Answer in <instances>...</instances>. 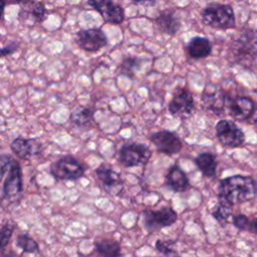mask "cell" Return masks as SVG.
I'll return each instance as SVG.
<instances>
[{
  "label": "cell",
  "mask_w": 257,
  "mask_h": 257,
  "mask_svg": "<svg viewBox=\"0 0 257 257\" xmlns=\"http://www.w3.org/2000/svg\"><path fill=\"white\" fill-rule=\"evenodd\" d=\"M12 153L21 160H28L33 156H37L41 153L42 146L39 142L33 139H25L18 137L10 144Z\"/></svg>",
  "instance_id": "2e32d148"
},
{
  "label": "cell",
  "mask_w": 257,
  "mask_h": 257,
  "mask_svg": "<svg viewBox=\"0 0 257 257\" xmlns=\"http://www.w3.org/2000/svg\"><path fill=\"white\" fill-rule=\"evenodd\" d=\"M228 114L235 120H247L255 112V102L249 96H229L226 104Z\"/></svg>",
  "instance_id": "4fadbf2b"
},
{
  "label": "cell",
  "mask_w": 257,
  "mask_h": 257,
  "mask_svg": "<svg viewBox=\"0 0 257 257\" xmlns=\"http://www.w3.org/2000/svg\"><path fill=\"white\" fill-rule=\"evenodd\" d=\"M49 172L55 180L76 181L83 177L84 167L76 158L66 155L53 162L49 167Z\"/></svg>",
  "instance_id": "5b68a950"
},
{
  "label": "cell",
  "mask_w": 257,
  "mask_h": 257,
  "mask_svg": "<svg viewBox=\"0 0 257 257\" xmlns=\"http://www.w3.org/2000/svg\"><path fill=\"white\" fill-rule=\"evenodd\" d=\"M18 48H19V43L12 41V42L8 43L6 46L0 47V57L11 55L14 52H16L18 50Z\"/></svg>",
  "instance_id": "f546056e"
},
{
  "label": "cell",
  "mask_w": 257,
  "mask_h": 257,
  "mask_svg": "<svg viewBox=\"0 0 257 257\" xmlns=\"http://www.w3.org/2000/svg\"><path fill=\"white\" fill-rule=\"evenodd\" d=\"M92 117H93V110L90 107L82 106V105L75 106L70 111V114H69L70 121H72L73 123L79 126L87 125L91 121Z\"/></svg>",
  "instance_id": "7402d4cb"
},
{
  "label": "cell",
  "mask_w": 257,
  "mask_h": 257,
  "mask_svg": "<svg viewBox=\"0 0 257 257\" xmlns=\"http://www.w3.org/2000/svg\"><path fill=\"white\" fill-rule=\"evenodd\" d=\"M155 246L158 252L165 257H179L178 251L175 249V241L159 239L156 241Z\"/></svg>",
  "instance_id": "4316f807"
},
{
  "label": "cell",
  "mask_w": 257,
  "mask_h": 257,
  "mask_svg": "<svg viewBox=\"0 0 257 257\" xmlns=\"http://www.w3.org/2000/svg\"><path fill=\"white\" fill-rule=\"evenodd\" d=\"M15 229V225L11 222L5 223L1 229H0V252L3 251L8 243L10 242V239L13 235Z\"/></svg>",
  "instance_id": "f1b7e54d"
},
{
  "label": "cell",
  "mask_w": 257,
  "mask_h": 257,
  "mask_svg": "<svg viewBox=\"0 0 257 257\" xmlns=\"http://www.w3.org/2000/svg\"><path fill=\"white\" fill-rule=\"evenodd\" d=\"M178 215L171 207H163L158 210H146L143 212V222L150 233L170 227L176 223Z\"/></svg>",
  "instance_id": "52a82bcc"
},
{
  "label": "cell",
  "mask_w": 257,
  "mask_h": 257,
  "mask_svg": "<svg viewBox=\"0 0 257 257\" xmlns=\"http://www.w3.org/2000/svg\"><path fill=\"white\" fill-rule=\"evenodd\" d=\"M232 209L233 206L219 201L212 210V216L218 223H220L221 225H225L228 219L232 216Z\"/></svg>",
  "instance_id": "d4e9b609"
},
{
  "label": "cell",
  "mask_w": 257,
  "mask_h": 257,
  "mask_svg": "<svg viewBox=\"0 0 257 257\" xmlns=\"http://www.w3.org/2000/svg\"><path fill=\"white\" fill-rule=\"evenodd\" d=\"M5 6H6V2L5 0H0V20L3 17L4 11H5Z\"/></svg>",
  "instance_id": "1f68e13d"
},
{
  "label": "cell",
  "mask_w": 257,
  "mask_h": 257,
  "mask_svg": "<svg viewBox=\"0 0 257 257\" xmlns=\"http://www.w3.org/2000/svg\"><path fill=\"white\" fill-rule=\"evenodd\" d=\"M143 64V59L136 56H127L122 59L118 65V73L134 78L137 71L140 70Z\"/></svg>",
  "instance_id": "603a6c76"
},
{
  "label": "cell",
  "mask_w": 257,
  "mask_h": 257,
  "mask_svg": "<svg viewBox=\"0 0 257 257\" xmlns=\"http://www.w3.org/2000/svg\"><path fill=\"white\" fill-rule=\"evenodd\" d=\"M0 206L9 210L22 198V170L17 160L8 154L0 155Z\"/></svg>",
  "instance_id": "6da1fadb"
},
{
  "label": "cell",
  "mask_w": 257,
  "mask_h": 257,
  "mask_svg": "<svg viewBox=\"0 0 257 257\" xmlns=\"http://www.w3.org/2000/svg\"><path fill=\"white\" fill-rule=\"evenodd\" d=\"M16 245L25 253H39V246L37 242L28 234H19L16 238Z\"/></svg>",
  "instance_id": "cb8c5ba5"
},
{
  "label": "cell",
  "mask_w": 257,
  "mask_h": 257,
  "mask_svg": "<svg viewBox=\"0 0 257 257\" xmlns=\"http://www.w3.org/2000/svg\"><path fill=\"white\" fill-rule=\"evenodd\" d=\"M256 33L251 28L243 29L232 41L229 58L235 64L246 69H255L256 65Z\"/></svg>",
  "instance_id": "3957f363"
},
{
  "label": "cell",
  "mask_w": 257,
  "mask_h": 257,
  "mask_svg": "<svg viewBox=\"0 0 257 257\" xmlns=\"http://www.w3.org/2000/svg\"><path fill=\"white\" fill-rule=\"evenodd\" d=\"M32 0H5L6 5H15V4H28Z\"/></svg>",
  "instance_id": "4dcf8cb0"
},
{
  "label": "cell",
  "mask_w": 257,
  "mask_h": 257,
  "mask_svg": "<svg viewBox=\"0 0 257 257\" xmlns=\"http://www.w3.org/2000/svg\"><path fill=\"white\" fill-rule=\"evenodd\" d=\"M94 247L101 257H123L119 242L111 238H104L94 242Z\"/></svg>",
  "instance_id": "ffe728a7"
},
{
  "label": "cell",
  "mask_w": 257,
  "mask_h": 257,
  "mask_svg": "<svg viewBox=\"0 0 257 257\" xmlns=\"http://www.w3.org/2000/svg\"><path fill=\"white\" fill-rule=\"evenodd\" d=\"M150 141L156 147L159 153L173 156L178 154L183 147L179 136L171 131L163 130L151 135Z\"/></svg>",
  "instance_id": "8fae6325"
},
{
  "label": "cell",
  "mask_w": 257,
  "mask_h": 257,
  "mask_svg": "<svg viewBox=\"0 0 257 257\" xmlns=\"http://www.w3.org/2000/svg\"><path fill=\"white\" fill-rule=\"evenodd\" d=\"M29 14L31 15L34 22L36 23L43 22L46 19V14H47V10L44 3L41 1L34 2L30 7Z\"/></svg>",
  "instance_id": "83f0119b"
},
{
  "label": "cell",
  "mask_w": 257,
  "mask_h": 257,
  "mask_svg": "<svg viewBox=\"0 0 257 257\" xmlns=\"http://www.w3.org/2000/svg\"><path fill=\"white\" fill-rule=\"evenodd\" d=\"M202 22L215 29H230L235 27L236 18L233 8L228 4L212 2L201 11Z\"/></svg>",
  "instance_id": "277c9868"
},
{
  "label": "cell",
  "mask_w": 257,
  "mask_h": 257,
  "mask_svg": "<svg viewBox=\"0 0 257 257\" xmlns=\"http://www.w3.org/2000/svg\"><path fill=\"white\" fill-rule=\"evenodd\" d=\"M155 23L162 33L175 35L182 26V21L177 13V10L166 9L163 10L156 18Z\"/></svg>",
  "instance_id": "e0dca14e"
},
{
  "label": "cell",
  "mask_w": 257,
  "mask_h": 257,
  "mask_svg": "<svg viewBox=\"0 0 257 257\" xmlns=\"http://www.w3.org/2000/svg\"><path fill=\"white\" fill-rule=\"evenodd\" d=\"M94 172L95 176L101 182L106 192L113 196H116L120 193L123 182L121 176L117 172L104 164L98 166Z\"/></svg>",
  "instance_id": "5bb4252c"
},
{
  "label": "cell",
  "mask_w": 257,
  "mask_h": 257,
  "mask_svg": "<svg viewBox=\"0 0 257 257\" xmlns=\"http://www.w3.org/2000/svg\"><path fill=\"white\" fill-rule=\"evenodd\" d=\"M169 112L179 118L190 117L195 110V100L192 92L186 88L178 89L168 104Z\"/></svg>",
  "instance_id": "9c48e42d"
},
{
  "label": "cell",
  "mask_w": 257,
  "mask_h": 257,
  "mask_svg": "<svg viewBox=\"0 0 257 257\" xmlns=\"http://www.w3.org/2000/svg\"><path fill=\"white\" fill-rule=\"evenodd\" d=\"M131 1L134 3H147V2L154 3L155 2V0H131Z\"/></svg>",
  "instance_id": "d6a6232c"
},
{
  "label": "cell",
  "mask_w": 257,
  "mask_h": 257,
  "mask_svg": "<svg viewBox=\"0 0 257 257\" xmlns=\"http://www.w3.org/2000/svg\"><path fill=\"white\" fill-rule=\"evenodd\" d=\"M232 222H233V225L240 231H249L253 234H256L257 232L256 219H253L252 221H250L249 218L244 214H237L233 216Z\"/></svg>",
  "instance_id": "484cf974"
},
{
  "label": "cell",
  "mask_w": 257,
  "mask_h": 257,
  "mask_svg": "<svg viewBox=\"0 0 257 257\" xmlns=\"http://www.w3.org/2000/svg\"><path fill=\"white\" fill-rule=\"evenodd\" d=\"M257 184L253 177L233 175L224 178L218 186V200L231 206L253 200L256 196Z\"/></svg>",
  "instance_id": "7a4b0ae2"
},
{
  "label": "cell",
  "mask_w": 257,
  "mask_h": 257,
  "mask_svg": "<svg viewBox=\"0 0 257 257\" xmlns=\"http://www.w3.org/2000/svg\"><path fill=\"white\" fill-rule=\"evenodd\" d=\"M195 164L198 167V169L201 171L203 176L205 177H214L217 172V161L216 157L209 153V152H204L199 154L195 158Z\"/></svg>",
  "instance_id": "44dd1931"
},
{
  "label": "cell",
  "mask_w": 257,
  "mask_h": 257,
  "mask_svg": "<svg viewBox=\"0 0 257 257\" xmlns=\"http://www.w3.org/2000/svg\"><path fill=\"white\" fill-rule=\"evenodd\" d=\"M165 184L172 191L181 193L185 192L189 188V179L186 173L177 164H175L167 171Z\"/></svg>",
  "instance_id": "ac0fdd59"
},
{
  "label": "cell",
  "mask_w": 257,
  "mask_h": 257,
  "mask_svg": "<svg viewBox=\"0 0 257 257\" xmlns=\"http://www.w3.org/2000/svg\"><path fill=\"white\" fill-rule=\"evenodd\" d=\"M229 94L222 88H217L213 91L205 90L202 94L201 100L203 106L217 115L224 114L226 109L227 100L229 98Z\"/></svg>",
  "instance_id": "9a60e30c"
},
{
  "label": "cell",
  "mask_w": 257,
  "mask_h": 257,
  "mask_svg": "<svg viewBox=\"0 0 257 257\" xmlns=\"http://www.w3.org/2000/svg\"><path fill=\"white\" fill-rule=\"evenodd\" d=\"M215 132L220 144L227 148H239L245 142L244 132L233 120H219L215 125Z\"/></svg>",
  "instance_id": "ba28073f"
},
{
  "label": "cell",
  "mask_w": 257,
  "mask_h": 257,
  "mask_svg": "<svg viewBox=\"0 0 257 257\" xmlns=\"http://www.w3.org/2000/svg\"><path fill=\"white\" fill-rule=\"evenodd\" d=\"M87 4L99 13L106 23L120 24L124 20L123 8L113 0H87Z\"/></svg>",
  "instance_id": "7c38bea8"
},
{
  "label": "cell",
  "mask_w": 257,
  "mask_h": 257,
  "mask_svg": "<svg viewBox=\"0 0 257 257\" xmlns=\"http://www.w3.org/2000/svg\"><path fill=\"white\" fill-rule=\"evenodd\" d=\"M187 52L193 59L206 58L212 52L211 41L206 37L194 36L187 44Z\"/></svg>",
  "instance_id": "d6986e66"
},
{
  "label": "cell",
  "mask_w": 257,
  "mask_h": 257,
  "mask_svg": "<svg viewBox=\"0 0 257 257\" xmlns=\"http://www.w3.org/2000/svg\"><path fill=\"white\" fill-rule=\"evenodd\" d=\"M74 41L80 49L93 52L107 44V37L100 28H88L77 31Z\"/></svg>",
  "instance_id": "30bf717a"
},
{
  "label": "cell",
  "mask_w": 257,
  "mask_h": 257,
  "mask_svg": "<svg viewBox=\"0 0 257 257\" xmlns=\"http://www.w3.org/2000/svg\"><path fill=\"white\" fill-rule=\"evenodd\" d=\"M152 157L151 149L142 143L131 142L120 147L118 151V162L126 167H144L148 164Z\"/></svg>",
  "instance_id": "8992f818"
},
{
  "label": "cell",
  "mask_w": 257,
  "mask_h": 257,
  "mask_svg": "<svg viewBox=\"0 0 257 257\" xmlns=\"http://www.w3.org/2000/svg\"><path fill=\"white\" fill-rule=\"evenodd\" d=\"M4 257H12V256H10V255H6V256H4Z\"/></svg>",
  "instance_id": "836d02e7"
}]
</instances>
